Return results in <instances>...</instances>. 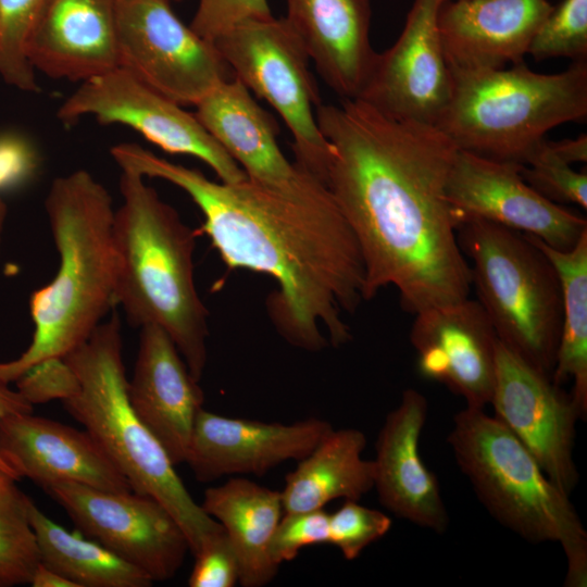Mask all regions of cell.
<instances>
[{"label": "cell", "instance_id": "cell-1", "mask_svg": "<svg viewBox=\"0 0 587 587\" xmlns=\"http://www.w3.org/2000/svg\"><path fill=\"white\" fill-rule=\"evenodd\" d=\"M315 116L330 146L325 184L363 258L364 299L394 286L415 315L469 298L471 267L447 200L454 142L359 98L321 103Z\"/></svg>", "mask_w": 587, "mask_h": 587}, {"label": "cell", "instance_id": "cell-2", "mask_svg": "<svg viewBox=\"0 0 587 587\" xmlns=\"http://www.w3.org/2000/svg\"><path fill=\"white\" fill-rule=\"evenodd\" d=\"M110 152L121 170L184 190L227 266L274 278L278 290L270 311L291 345L319 351L351 339L344 316L365 300V268L354 234L323 180L304 170L286 186L248 177L218 183L137 143H118Z\"/></svg>", "mask_w": 587, "mask_h": 587}, {"label": "cell", "instance_id": "cell-3", "mask_svg": "<svg viewBox=\"0 0 587 587\" xmlns=\"http://www.w3.org/2000/svg\"><path fill=\"white\" fill-rule=\"evenodd\" d=\"M45 209L59 267L30 296L29 346L16 359L0 362V379L9 384L86 341L115 303V209L107 188L88 171L77 170L52 182Z\"/></svg>", "mask_w": 587, "mask_h": 587}, {"label": "cell", "instance_id": "cell-4", "mask_svg": "<svg viewBox=\"0 0 587 587\" xmlns=\"http://www.w3.org/2000/svg\"><path fill=\"white\" fill-rule=\"evenodd\" d=\"M142 175L122 170L114 213L115 303L138 327L155 325L174 341L199 382L208 361V310L193 277L195 234Z\"/></svg>", "mask_w": 587, "mask_h": 587}, {"label": "cell", "instance_id": "cell-5", "mask_svg": "<svg viewBox=\"0 0 587 587\" xmlns=\"http://www.w3.org/2000/svg\"><path fill=\"white\" fill-rule=\"evenodd\" d=\"M121 328L120 317L113 313L63 357L75 372L79 389L62 403L127 478L133 491L153 497L172 514L195 555L223 526L192 499L162 445L135 413L128 399Z\"/></svg>", "mask_w": 587, "mask_h": 587}, {"label": "cell", "instance_id": "cell-6", "mask_svg": "<svg viewBox=\"0 0 587 587\" xmlns=\"http://www.w3.org/2000/svg\"><path fill=\"white\" fill-rule=\"evenodd\" d=\"M477 498L503 526L529 542H559L566 558L564 586H587V532L570 501L515 435L484 409L453 417L447 438Z\"/></svg>", "mask_w": 587, "mask_h": 587}, {"label": "cell", "instance_id": "cell-7", "mask_svg": "<svg viewBox=\"0 0 587 587\" xmlns=\"http://www.w3.org/2000/svg\"><path fill=\"white\" fill-rule=\"evenodd\" d=\"M451 92L436 127L458 147L525 164L551 128L587 116V61L558 74L525 62L509 68L450 73Z\"/></svg>", "mask_w": 587, "mask_h": 587}, {"label": "cell", "instance_id": "cell-8", "mask_svg": "<svg viewBox=\"0 0 587 587\" xmlns=\"http://www.w3.org/2000/svg\"><path fill=\"white\" fill-rule=\"evenodd\" d=\"M457 236L498 340L552 378L562 291L551 260L526 234L487 221L464 222Z\"/></svg>", "mask_w": 587, "mask_h": 587}, {"label": "cell", "instance_id": "cell-9", "mask_svg": "<svg viewBox=\"0 0 587 587\" xmlns=\"http://www.w3.org/2000/svg\"><path fill=\"white\" fill-rule=\"evenodd\" d=\"M212 45L234 76L280 115L294 139L296 164L325 183L330 146L316 122L320 91L286 18L245 20Z\"/></svg>", "mask_w": 587, "mask_h": 587}, {"label": "cell", "instance_id": "cell-10", "mask_svg": "<svg viewBox=\"0 0 587 587\" xmlns=\"http://www.w3.org/2000/svg\"><path fill=\"white\" fill-rule=\"evenodd\" d=\"M117 66L177 102L196 105L234 73L170 0H116Z\"/></svg>", "mask_w": 587, "mask_h": 587}, {"label": "cell", "instance_id": "cell-11", "mask_svg": "<svg viewBox=\"0 0 587 587\" xmlns=\"http://www.w3.org/2000/svg\"><path fill=\"white\" fill-rule=\"evenodd\" d=\"M85 116L95 117L103 125L130 127L165 152L195 157L208 164L221 182L247 178L195 113L118 66L79 83L57 112L58 120L64 124Z\"/></svg>", "mask_w": 587, "mask_h": 587}, {"label": "cell", "instance_id": "cell-12", "mask_svg": "<svg viewBox=\"0 0 587 587\" xmlns=\"http://www.w3.org/2000/svg\"><path fill=\"white\" fill-rule=\"evenodd\" d=\"M43 490L82 534L138 567L153 583L172 578L182 567L189 551L187 537L153 497L74 482L53 483Z\"/></svg>", "mask_w": 587, "mask_h": 587}, {"label": "cell", "instance_id": "cell-13", "mask_svg": "<svg viewBox=\"0 0 587 587\" xmlns=\"http://www.w3.org/2000/svg\"><path fill=\"white\" fill-rule=\"evenodd\" d=\"M521 166L458 149L447 182L455 228L482 220L537 237L558 250L573 248L587 230L586 218L537 192L523 178Z\"/></svg>", "mask_w": 587, "mask_h": 587}, {"label": "cell", "instance_id": "cell-14", "mask_svg": "<svg viewBox=\"0 0 587 587\" xmlns=\"http://www.w3.org/2000/svg\"><path fill=\"white\" fill-rule=\"evenodd\" d=\"M490 404L535 458L547 477L565 495L579 475L574 461L575 426L580 420L571 394L499 340Z\"/></svg>", "mask_w": 587, "mask_h": 587}, {"label": "cell", "instance_id": "cell-15", "mask_svg": "<svg viewBox=\"0 0 587 587\" xmlns=\"http://www.w3.org/2000/svg\"><path fill=\"white\" fill-rule=\"evenodd\" d=\"M444 1H413L397 41L377 53L359 99L396 120L436 126L451 92L438 27Z\"/></svg>", "mask_w": 587, "mask_h": 587}, {"label": "cell", "instance_id": "cell-16", "mask_svg": "<svg viewBox=\"0 0 587 587\" xmlns=\"http://www.w3.org/2000/svg\"><path fill=\"white\" fill-rule=\"evenodd\" d=\"M410 341L424 378L461 396L466 407L490 403L498 338L477 300L433 307L415 314Z\"/></svg>", "mask_w": 587, "mask_h": 587}, {"label": "cell", "instance_id": "cell-17", "mask_svg": "<svg viewBox=\"0 0 587 587\" xmlns=\"http://www.w3.org/2000/svg\"><path fill=\"white\" fill-rule=\"evenodd\" d=\"M325 420L292 424L229 417L203 408L196 417L185 463L202 483L234 474L263 475L307 457L332 430Z\"/></svg>", "mask_w": 587, "mask_h": 587}, {"label": "cell", "instance_id": "cell-18", "mask_svg": "<svg viewBox=\"0 0 587 587\" xmlns=\"http://www.w3.org/2000/svg\"><path fill=\"white\" fill-rule=\"evenodd\" d=\"M0 455L17 479L26 477L42 489L74 482L107 491H133L86 429L33 413L9 415L0 422Z\"/></svg>", "mask_w": 587, "mask_h": 587}, {"label": "cell", "instance_id": "cell-19", "mask_svg": "<svg viewBox=\"0 0 587 587\" xmlns=\"http://www.w3.org/2000/svg\"><path fill=\"white\" fill-rule=\"evenodd\" d=\"M553 8L548 0H445L438 27L450 73L523 62Z\"/></svg>", "mask_w": 587, "mask_h": 587}, {"label": "cell", "instance_id": "cell-20", "mask_svg": "<svg viewBox=\"0 0 587 587\" xmlns=\"http://www.w3.org/2000/svg\"><path fill=\"white\" fill-rule=\"evenodd\" d=\"M427 413V399L420 391L402 392L376 440L374 488L380 503L396 516L441 534L449 524L448 512L436 475L420 453Z\"/></svg>", "mask_w": 587, "mask_h": 587}, {"label": "cell", "instance_id": "cell-21", "mask_svg": "<svg viewBox=\"0 0 587 587\" xmlns=\"http://www.w3.org/2000/svg\"><path fill=\"white\" fill-rule=\"evenodd\" d=\"M129 402L174 465L185 463L196 417L204 395L167 333L159 326L140 327Z\"/></svg>", "mask_w": 587, "mask_h": 587}, {"label": "cell", "instance_id": "cell-22", "mask_svg": "<svg viewBox=\"0 0 587 587\" xmlns=\"http://www.w3.org/2000/svg\"><path fill=\"white\" fill-rule=\"evenodd\" d=\"M286 2L285 18L323 80L342 99L359 98L377 58L370 41V0Z\"/></svg>", "mask_w": 587, "mask_h": 587}, {"label": "cell", "instance_id": "cell-23", "mask_svg": "<svg viewBox=\"0 0 587 587\" xmlns=\"http://www.w3.org/2000/svg\"><path fill=\"white\" fill-rule=\"evenodd\" d=\"M27 58L48 77L79 83L117 67L116 0H49Z\"/></svg>", "mask_w": 587, "mask_h": 587}, {"label": "cell", "instance_id": "cell-24", "mask_svg": "<svg viewBox=\"0 0 587 587\" xmlns=\"http://www.w3.org/2000/svg\"><path fill=\"white\" fill-rule=\"evenodd\" d=\"M195 107L199 122L241 165L248 178L286 186L303 173L302 167L289 162L282 152L274 117L236 77L217 86Z\"/></svg>", "mask_w": 587, "mask_h": 587}, {"label": "cell", "instance_id": "cell-25", "mask_svg": "<svg viewBox=\"0 0 587 587\" xmlns=\"http://www.w3.org/2000/svg\"><path fill=\"white\" fill-rule=\"evenodd\" d=\"M200 505L227 534L239 562L240 585H267L279 567L271 559L270 544L284 511L280 491L230 478L208 488Z\"/></svg>", "mask_w": 587, "mask_h": 587}, {"label": "cell", "instance_id": "cell-26", "mask_svg": "<svg viewBox=\"0 0 587 587\" xmlns=\"http://www.w3.org/2000/svg\"><path fill=\"white\" fill-rule=\"evenodd\" d=\"M365 435L333 429L297 467L280 491L285 513L320 510L335 499L358 501L374 488V460H364Z\"/></svg>", "mask_w": 587, "mask_h": 587}, {"label": "cell", "instance_id": "cell-27", "mask_svg": "<svg viewBox=\"0 0 587 587\" xmlns=\"http://www.w3.org/2000/svg\"><path fill=\"white\" fill-rule=\"evenodd\" d=\"M551 260L560 278L562 323L554 384L573 382L571 397L580 420L587 416V230L569 250H558L527 235Z\"/></svg>", "mask_w": 587, "mask_h": 587}, {"label": "cell", "instance_id": "cell-28", "mask_svg": "<svg viewBox=\"0 0 587 587\" xmlns=\"http://www.w3.org/2000/svg\"><path fill=\"white\" fill-rule=\"evenodd\" d=\"M29 522L40 562L76 587H149L152 579L93 539L68 532L48 517L33 500Z\"/></svg>", "mask_w": 587, "mask_h": 587}, {"label": "cell", "instance_id": "cell-29", "mask_svg": "<svg viewBox=\"0 0 587 587\" xmlns=\"http://www.w3.org/2000/svg\"><path fill=\"white\" fill-rule=\"evenodd\" d=\"M0 469V587L29 584L40 562L29 522L30 498Z\"/></svg>", "mask_w": 587, "mask_h": 587}, {"label": "cell", "instance_id": "cell-30", "mask_svg": "<svg viewBox=\"0 0 587 587\" xmlns=\"http://www.w3.org/2000/svg\"><path fill=\"white\" fill-rule=\"evenodd\" d=\"M48 1L0 0V77L22 91L39 89L27 47Z\"/></svg>", "mask_w": 587, "mask_h": 587}, {"label": "cell", "instance_id": "cell-31", "mask_svg": "<svg viewBox=\"0 0 587 587\" xmlns=\"http://www.w3.org/2000/svg\"><path fill=\"white\" fill-rule=\"evenodd\" d=\"M528 53L536 61L587 60V0H563L553 8L535 34Z\"/></svg>", "mask_w": 587, "mask_h": 587}, {"label": "cell", "instance_id": "cell-32", "mask_svg": "<svg viewBox=\"0 0 587 587\" xmlns=\"http://www.w3.org/2000/svg\"><path fill=\"white\" fill-rule=\"evenodd\" d=\"M525 182L548 200L587 208V173L576 172L542 139L521 166Z\"/></svg>", "mask_w": 587, "mask_h": 587}, {"label": "cell", "instance_id": "cell-33", "mask_svg": "<svg viewBox=\"0 0 587 587\" xmlns=\"http://www.w3.org/2000/svg\"><path fill=\"white\" fill-rule=\"evenodd\" d=\"M390 527L391 520L383 512L346 500L328 514V544L336 546L346 560H354Z\"/></svg>", "mask_w": 587, "mask_h": 587}, {"label": "cell", "instance_id": "cell-34", "mask_svg": "<svg viewBox=\"0 0 587 587\" xmlns=\"http://www.w3.org/2000/svg\"><path fill=\"white\" fill-rule=\"evenodd\" d=\"M328 544V513L323 509L289 512L280 519L270 544L273 562L294 560L302 548Z\"/></svg>", "mask_w": 587, "mask_h": 587}, {"label": "cell", "instance_id": "cell-35", "mask_svg": "<svg viewBox=\"0 0 587 587\" xmlns=\"http://www.w3.org/2000/svg\"><path fill=\"white\" fill-rule=\"evenodd\" d=\"M190 587H234L239 583V562L224 528L209 536L193 555Z\"/></svg>", "mask_w": 587, "mask_h": 587}, {"label": "cell", "instance_id": "cell-36", "mask_svg": "<svg viewBox=\"0 0 587 587\" xmlns=\"http://www.w3.org/2000/svg\"><path fill=\"white\" fill-rule=\"evenodd\" d=\"M16 390L33 405L66 400L79 389L78 378L64 358H49L28 369L15 382Z\"/></svg>", "mask_w": 587, "mask_h": 587}, {"label": "cell", "instance_id": "cell-37", "mask_svg": "<svg viewBox=\"0 0 587 587\" xmlns=\"http://www.w3.org/2000/svg\"><path fill=\"white\" fill-rule=\"evenodd\" d=\"M271 16L267 0H199L190 27L212 43L239 22Z\"/></svg>", "mask_w": 587, "mask_h": 587}, {"label": "cell", "instance_id": "cell-38", "mask_svg": "<svg viewBox=\"0 0 587 587\" xmlns=\"http://www.w3.org/2000/svg\"><path fill=\"white\" fill-rule=\"evenodd\" d=\"M39 158L30 141L22 135H0V191L20 187L37 172Z\"/></svg>", "mask_w": 587, "mask_h": 587}, {"label": "cell", "instance_id": "cell-39", "mask_svg": "<svg viewBox=\"0 0 587 587\" xmlns=\"http://www.w3.org/2000/svg\"><path fill=\"white\" fill-rule=\"evenodd\" d=\"M33 407L34 405L29 403L16 389L14 390L10 388L9 383L0 379V422L9 415L33 413ZM0 469L16 478L1 455Z\"/></svg>", "mask_w": 587, "mask_h": 587}, {"label": "cell", "instance_id": "cell-40", "mask_svg": "<svg viewBox=\"0 0 587 587\" xmlns=\"http://www.w3.org/2000/svg\"><path fill=\"white\" fill-rule=\"evenodd\" d=\"M553 152L569 164L585 163L587 161V136L582 134L575 139L550 141Z\"/></svg>", "mask_w": 587, "mask_h": 587}, {"label": "cell", "instance_id": "cell-41", "mask_svg": "<svg viewBox=\"0 0 587 587\" xmlns=\"http://www.w3.org/2000/svg\"><path fill=\"white\" fill-rule=\"evenodd\" d=\"M29 585L32 587H76L73 582L41 562L36 566L29 580Z\"/></svg>", "mask_w": 587, "mask_h": 587}, {"label": "cell", "instance_id": "cell-42", "mask_svg": "<svg viewBox=\"0 0 587 587\" xmlns=\"http://www.w3.org/2000/svg\"><path fill=\"white\" fill-rule=\"evenodd\" d=\"M7 215H8L7 204L3 201V199L0 197V251H1L2 235H3Z\"/></svg>", "mask_w": 587, "mask_h": 587}, {"label": "cell", "instance_id": "cell-43", "mask_svg": "<svg viewBox=\"0 0 587 587\" xmlns=\"http://www.w3.org/2000/svg\"><path fill=\"white\" fill-rule=\"evenodd\" d=\"M171 1V0H170ZM176 1H179V0H176Z\"/></svg>", "mask_w": 587, "mask_h": 587}]
</instances>
